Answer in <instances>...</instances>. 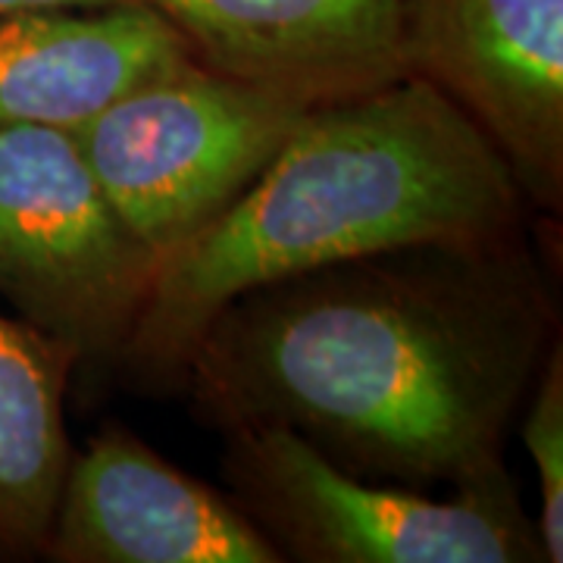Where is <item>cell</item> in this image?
<instances>
[{
  "instance_id": "cell-1",
  "label": "cell",
  "mask_w": 563,
  "mask_h": 563,
  "mask_svg": "<svg viewBox=\"0 0 563 563\" xmlns=\"http://www.w3.org/2000/svg\"><path fill=\"white\" fill-rule=\"evenodd\" d=\"M558 339V273L532 222L247 288L203 329L179 395L213 432L285 426L347 473L451 492L507 476Z\"/></svg>"
},
{
  "instance_id": "cell-2",
  "label": "cell",
  "mask_w": 563,
  "mask_h": 563,
  "mask_svg": "<svg viewBox=\"0 0 563 563\" xmlns=\"http://www.w3.org/2000/svg\"><path fill=\"white\" fill-rule=\"evenodd\" d=\"M536 220L501 151L426 79L317 103L242 198L163 257L117 376L144 395H179L203 329L247 288Z\"/></svg>"
},
{
  "instance_id": "cell-3",
  "label": "cell",
  "mask_w": 563,
  "mask_h": 563,
  "mask_svg": "<svg viewBox=\"0 0 563 563\" xmlns=\"http://www.w3.org/2000/svg\"><path fill=\"white\" fill-rule=\"evenodd\" d=\"M220 435L225 492L282 563H548L510 473L435 498L347 473L285 426Z\"/></svg>"
},
{
  "instance_id": "cell-4",
  "label": "cell",
  "mask_w": 563,
  "mask_h": 563,
  "mask_svg": "<svg viewBox=\"0 0 563 563\" xmlns=\"http://www.w3.org/2000/svg\"><path fill=\"white\" fill-rule=\"evenodd\" d=\"M157 273L95 179L73 129H0V301L79 357L117 363Z\"/></svg>"
},
{
  "instance_id": "cell-5",
  "label": "cell",
  "mask_w": 563,
  "mask_h": 563,
  "mask_svg": "<svg viewBox=\"0 0 563 563\" xmlns=\"http://www.w3.org/2000/svg\"><path fill=\"white\" fill-rule=\"evenodd\" d=\"M307 110L195 63L122 95L73 135L107 201L161 266L242 198Z\"/></svg>"
},
{
  "instance_id": "cell-6",
  "label": "cell",
  "mask_w": 563,
  "mask_h": 563,
  "mask_svg": "<svg viewBox=\"0 0 563 563\" xmlns=\"http://www.w3.org/2000/svg\"><path fill=\"white\" fill-rule=\"evenodd\" d=\"M404 76L501 151L536 217L563 210V0H398Z\"/></svg>"
},
{
  "instance_id": "cell-7",
  "label": "cell",
  "mask_w": 563,
  "mask_h": 563,
  "mask_svg": "<svg viewBox=\"0 0 563 563\" xmlns=\"http://www.w3.org/2000/svg\"><path fill=\"white\" fill-rule=\"evenodd\" d=\"M41 561L282 563L244 510L213 485L107 422L73 451Z\"/></svg>"
},
{
  "instance_id": "cell-8",
  "label": "cell",
  "mask_w": 563,
  "mask_h": 563,
  "mask_svg": "<svg viewBox=\"0 0 563 563\" xmlns=\"http://www.w3.org/2000/svg\"><path fill=\"white\" fill-rule=\"evenodd\" d=\"M157 10L195 60L317 103L401 79L398 0H139Z\"/></svg>"
},
{
  "instance_id": "cell-9",
  "label": "cell",
  "mask_w": 563,
  "mask_h": 563,
  "mask_svg": "<svg viewBox=\"0 0 563 563\" xmlns=\"http://www.w3.org/2000/svg\"><path fill=\"white\" fill-rule=\"evenodd\" d=\"M188 41L139 0L0 16V129H76L147 81L195 66Z\"/></svg>"
},
{
  "instance_id": "cell-10",
  "label": "cell",
  "mask_w": 563,
  "mask_h": 563,
  "mask_svg": "<svg viewBox=\"0 0 563 563\" xmlns=\"http://www.w3.org/2000/svg\"><path fill=\"white\" fill-rule=\"evenodd\" d=\"M79 357L47 332L0 310V561L44 551L73 457L66 391Z\"/></svg>"
},
{
  "instance_id": "cell-11",
  "label": "cell",
  "mask_w": 563,
  "mask_h": 563,
  "mask_svg": "<svg viewBox=\"0 0 563 563\" xmlns=\"http://www.w3.org/2000/svg\"><path fill=\"white\" fill-rule=\"evenodd\" d=\"M526 454L539 476V517L548 563L563 561V344H551L517 417Z\"/></svg>"
},
{
  "instance_id": "cell-12",
  "label": "cell",
  "mask_w": 563,
  "mask_h": 563,
  "mask_svg": "<svg viewBox=\"0 0 563 563\" xmlns=\"http://www.w3.org/2000/svg\"><path fill=\"white\" fill-rule=\"evenodd\" d=\"M110 3H125V0H0V16L20 10H47V7H110Z\"/></svg>"
}]
</instances>
